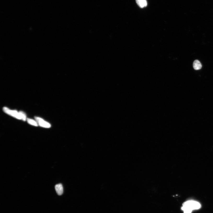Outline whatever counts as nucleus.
<instances>
[{
  "label": "nucleus",
  "mask_w": 213,
  "mask_h": 213,
  "mask_svg": "<svg viewBox=\"0 0 213 213\" xmlns=\"http://www.w3.org/2000/svg\"><path fill=\"white\" fill-rule=\"evenodd\" d=\"M136 3L141 8L146 7L147 5L146 0H136Z\"/></svg>",
  "instance_id": "5"
},
{
  "label": "nucleus",
  "mask_w": 213,
  "mask_h": 213,
  "mask_svg": "<svg viewBox=\"0 0 213 213\" xmlns=\"http://www.w3.org/2000/svg\"><path fill=\"white\" fill-rule=\"evenodd\" d=\"M27 122L29 124L34 125V126H38V124L37 123V122H36L35 120L30 119V118H27Z\"/></svg>",
  "instance_id": "7"
},
{
  "label": "nucleus",
  "mask_w": 213,
  "mask_h": 213,
  "mask_svg": "<svg viewBox=\"0 0 213 213\" xmlns=\"http://www.w3.org/2000/svg\"><path fill=\"white\" fill-rule=\"evenodd\" d=\"M201 207V205L198 202L190 200L185 202L183 204L181 209L184 213H192L193 210H198Z\"/></svg>",
  "instance_id": "1"
},
{
  "label": "nucleus",
  "mask_w": 213,
  "mask_h": 213,
  "mask_svg": "<svg viewBox=\"0 0 213 213\" xmlns=\"http://www.w3.org/2000/svg\"><path fill=\"white\" fill-rule=\"evenodd\" d=\"M3 110L4 112L8 115L14 117L18 119H21L19 112L15 111H12L9 109L7 107H4L3 108Z\"/></svg>",
  "instance_id": "2"
},
{
  "label": "nucleus",
  "mask_w": 213,
  "mask_h": 213,
  "mask_svg": "<svg viewBox=\"0 0 213 213\" xmlns=\"http://www.w3.org/2000/svg\"><path fill=\"white\" fill-rule=\"evenodd\" d=\"M19 113L21 116V119L24 121H25L26 119V116L25 114L22 111L19 112Z\"/></svg>",
  "instance_id": "8"
},
{
  "label": "nucleus",
  "mask_w": 213,
  "mask_h": 213,
  "mask_svg": "<svg viewBox=\"0 0 213 213\" xmlns=\"http://www.w3.org/2000/svg\"><path fill=\"white\" fill-rule=\"evenodd\" d=\"M55 189L57 193L59 195H61L63 193V187L61 184H58L56 185L55 186Z\"/></svg>",
  "instance_id": "4"
},
{
  "label": "nucleus",
  "mask_w": 213,
  "mask_h": 213,
  "mask_svg": "<svg viewBox=\"0 0 213 213\" xmlns=\"http://www.w3.org/2000/svg\"><path fill=\"white\" fill-rule=\"evenodd\" d=\"M35 118L38 124H39L40 126L46 128L50 127V124H49L48 123L45 122V121L42 119V118L38 117H35Z\"/></svg>",
  "instance_id": "3"
},
{
  "label": "nucleus",
  "mask_w": 213,
  "mask_h": 213,
  "mask_svg": "<svg viewBox=\"0 0 213 213\" xmlns=\"http://www.w3.org/2000/svg\"><path fill=\"white\" fill-rule=\"evenodd\" d=\"M193 67L195 70H200L202 67V65L201 63L199 60H195L193 64Z\"/></svg>",
  "instance_id": "6"
}]
</instances>
